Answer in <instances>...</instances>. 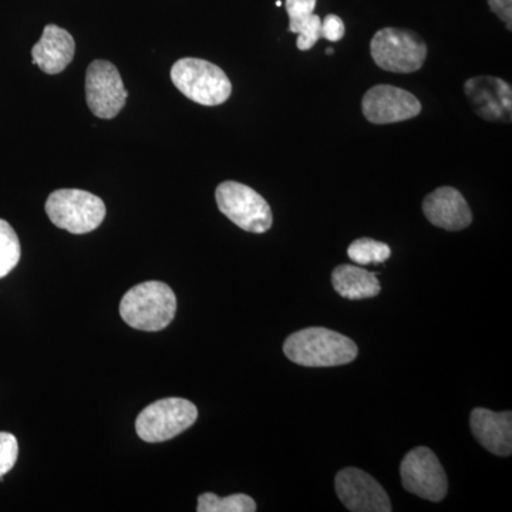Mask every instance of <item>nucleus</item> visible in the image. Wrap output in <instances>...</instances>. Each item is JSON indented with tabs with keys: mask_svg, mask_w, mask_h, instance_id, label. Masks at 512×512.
<instances>
[{
	"mask_svg": "<svg viewBox=\"0 0 512 512\" xmlns=\"http://www.w3.org/2000/svg\"><path fill=\"white\" fill-rule=\"evenodd\" d=\"M491 10L498 16L508 30H511L512 25V0H488Z\"/></svg>",
	"mask_w": 512,
	"mask_h": 512,
	"instance_id": "24",
	"label": "nucleus"
},
{
	"mask_svg": "<svg viewBox=\"0 0 512 512\" xmlns=\"http://www.w3.org/2000/svg\"><path fill=\"white\" fill-rule=\"evenodd\" d=\"M292 33L298 35L296 46L301 52H308L322 39V19L313 13L305 22H302Z\"/></svg>",
	"mask_w": 512,
	"mask_h": 512,
	"instance_id": "20",
	"label": "nucleus"
},
{
	"mask_svg": "<svg viewBox=\"0 0 512 512\" xmlns=\"http://www.w3.org/2000/svg\"><path fill=\"white\" fill-rule=\"evenodd\" d=\"M19 456V444L13 434L0 431V478L8 474Z\"/></svg>",
	"mask_w": 512,
	"mask_h": 512,
	"instance_id": "21",
	"label": "nucleus"
},
{
	"mask_svg": "<svg viewBox=\"0 0 512 512\" xmlns=\"http://www.w3.org/2000/svg\"><path fill=\"white\" fill-rule=\"evenodd\" d=\"M76 43L67 30L47 25L39 42L33 46V63L47 74L62 73L74 57Z\"/></svg>",
	"mask_w": 512,
	"mask_h": 512,
	"instance_id": "15",
	"label": "nucleus"
},
{
	"mask_svg": "<svg viewBox=\"0 0 512 512\" xmlns=\"http://www.w3.org/2000/svg\"><path fill=\"white\" fill-rule=\"evenodd\" d=\"M50 221L70 234H89L100 227L106 218L103 200L83 190H57L46 201Z\"/></svg>",
	"mask_w": 512,
	"mask_h": 512,
	"instance_id": "4",
	"label": "nucleus"
},
{
	"mask_svg": "<svg viewBox=\"0 0 512 512\" xmlns=\"http://www.w3.org/2000/svg\"><path fill=\"white\" fill-rule=\"evenodd\" d=\"M349 258L357 265H379L392 256V249L384 242L372 238H360L348 248Z\"/></svg>",
	"mask_w": 512,
	"mask_h": 512,
	"instance_id": "18",
	"label": "nucleus"
},
{
	"mask_svg": "<svg viewBox=\"0 0 512 512\" xmlns=\"http://www.w3.org/2000/svg\"><path fill=\"white\" fill-rule=\"evenodd\" d=\"M370 53L386 72L414 73L426 62L427 45L412 30L386 28L373 36Z\"/></svg>",
	"mask_w": 512,
	"mask_h": 512,
	"instance_id": "6",
	"label": "nucleus"
},
{
	"mask_svg": "<svg viewBox=\"0 0 512 512\" xmlns=\"http://www.w3.org/2000/svg\"><path fill=\"white\" fill-rule=\"evenodd\" d=\"M127 97L117 67L107 60H94L86 74V99L94 116L113 119L126 106Z\"/></svg>",
	"mask_w": 512,
	"mask_h": 512,
	"instance_id": "9",
	"label": "nucleus"
},
{
	"mask_svg": "<svg viewBox=\"0 0 512 512\" xmlns=\"http://www.w3.org/2000/svg\"><path fill=\"white\" fill-rule=\"evenodd\" d=\"M286 12L289 16V32H293L309 16L313 15L316 8V0H286Z\"/></svg>",
	"mask_w": 512,
	"mask_h": 512,
	"instance_id": "22",
	"label": "nucleus"
},
{
	"mask_svg": "<svg viewBox=\"0 0 512 512\" xmlns=\"http://www.w3.org/2000/svg\"><path fill=\"white\" fill-rule=\"evenodd\" d=\"M345 23L336 15H328L322 20V37L329 42H339L345 36Z\"/></svg>",
	"mask_w": 512,
	"mask_h": 512,
	"instance_id": "23",
	"label": "nucleus"
},
{
	"mask_svg": "<svg viewBox=\"0 0 512 512\" xmlns=\"http://www.w3.org/2000/svg\"><path fill=\"white\" fill-rule=\"evenodd\" d=\"M198 512H255L256 503L247 494H234L218 497L217 494L205 493L198 498Z\"/></svg>",
	"mask_w": 512,
	"mask_h": 512,
	"instance_id": "17",
	"label": "nucleus"
},
{
	"mask_svg": "<svg viewBox=\"0 0 512 512\" xmlns=\"http://www.w3.org/2000/svg\"><path fill=\"white\" fill-rule=\"evenodd\" d=\"M404 490L424 500L439 503L447 495L446 471L429 447H417L407 453L400 466Z\"/></svg>",
	"mask_w": 512,
	"mask_h": 512,
	"instance_id": "8",
	"label": "nucleus"
},
{
	"mask_svg": "<svg viewBox=\"0 0 512 512\" xmlns=\"http://www.w3.org/2000/svg\"><path fill=\"white\" fill-rule=\"evenodd\" d=\"M284 353L296 365L333 367L352 363L359 349L352 339L335 330L308 328L285 340Z\"/></svg>",
	"mask_w": 512,
	"mask_h": 512,
	"instance_id": "1",
	"label": "nucleus"
},
{
	"mask_svg": "<svg viewBox=\"0 0 512 512\" xmlns=\"http://www.w3.org/2000/svg\"><path fill=\"white\" fill-rule=\"evenodd\" d=\"M363 116L373 124H392L412 120L421 113L414 94L389 84L372 87L362 100Z\"/></svg>",
	"mask_w": 512,
	"mask_h": 512,
	"instance_id": "11",
	"label": "nucleus"
},
{
	"mask_svg": "<svg viewBox=\"0 0 512 512\" xmlns=\"http://www.w3.org/2000/svg\"><path fill=\"white\" fill-rule=\"evenodd\" d=\"M336 494L353 512H390L389 495L375 478L359 468H343L335 478Z\"/></svg>",
	"mask_w": 512,
	"mask_h": 512,
	"instance_id": "10",
	"label": "nucleus"
},
{
	"mask_svg": "<svg viewBox=\"0 0 512 512\" xmlns=\"http://www.w3.org/2000/svg\"><path fill=\"white\" fill-rule=\"evenodd\" d=\"M215 200L222 214L244 231L264 234L272 227L271 207L248 185L225 181L218 185Z\"/></svg>",
	"mask_w": 512,
	"mask_h": 512,
	"instance_id": "7",
	"label": "nucleus"
},
{
	"mask_svg": "<svg viewBox=\"0 0 512 512\" xmlns=\"http://www.w3.org/2000/svg\"><path fill=\"white\" fill-rule=\"evenodd\" d=\"M177 298L164 282L148 281L131 288L120 303V315L131 328L160 332L175 318Z\"/></svg>",
	"mask_w": 512,
	"mask_h": 512,
	"instance_id": "2",
	"label": "nucleus"
},
{
	"mask_svg": "<svg viewBox=\"0 0 512 512\" xmlns=\"http://www.w3.org/2000/svg\"><path fill=\"white\" fill-rule=\"evenodd\" d=\"M22 249L15 229L9 222L0 220V279L8 276L19 264Z\"/></svg>",
	"mask_w": 512,
	"mask_h": 512,
	"instance_id": "19",
	"label": "nucleus"
},
{
	"mask_svg": "<svg viewBox=\"0 0 512 512\" xmlns=\"http://www.w3.org/2000/svg\"><path fill=\"white\" fill-rule=\"evenodd\" d=\"M326 55H333V49H330V47H328V50H326Z\"/></svg>",
	"mask_w": 512,
	"mask_h": 512,
	"instance_id": "25",
	"label": "nucleus"
},
{
	"mask_svg": "<svg viewBox=\"0 0 512 512\" xmlns=\"http://www.w3.org/2000/svg\"><path fill=\"white\" fill-rule=\"evenodd\" d=\"M423 212L434 227L446 231H461L473 222V212L466 198L453 187L437 188L427 195L423 201Z\"/></svg>",
	"mask_w": 512,
	"mask_h": 512,
	"instance_id": "13",
	"label": "nucleus"
},
{
	"mask_svg": "<svg viewBox=\"0 0 512 512\" xmlns=\"http://www.w3.org/2000/svg\"><path fill=\"white\" fill-rule=\"evenodd\" d=\"M471 106L481 119L511 121V86L498 77H474L464 86Z\"/></svg>",
	"mask_w": 512,
	"mask_h": 512,
	"instance_id": "12",
	"label": "nucleus"
},
{
	"mask_svg": "<svg viewBox=\"0 0 512 512\" xmlns=\"http://www.w3.org/2000/svg\"><path fill=\"white\" fill-rule=\"evenodd\" d=\"M198 419V409L190 400L168 397L151 403L136 420V431L147 443H161L180 436Z\"/></svg>",
	"mask_w": 512,
	"mask_h": 512,
	"instance_id": "5",
	"label": "nucleus"
},
{
	"mask_svg": "<svg viewBox=\"0 0 512 512\" xmlns=\"http://www.w3.org/2000/svg\"><path fill=\"white\" fill-rule=\"evenodd\" d=\"M332 284L335 291L349 301L375 298L382 291L376 274L355 265L336 266L332 272Z\"/></svg>",
	"mask_w": 512,
	"mask_h": 512,
	"instance_id": "16",
	"label": "nucleus"
},
{
	"mask_svg": "<svg viewBox=\"0 0 512 512\" xmlns=\"http://www.w3.org/2000/svg\"><path fill=\"white\" fill-rule=\"evenodd\" d=\"M174 86L201 106H220L232 93L231 80L217 64L185 57L171 69Z\"/></svg>",
	"mask_w": 512,
	"mask_h": 512,
	"instance_id": "3",
	"label": "nucleus"
},
{
	"mask_svg": "<svg viewBox=\"0 0 512 512\" xmlns=\"http://www.w3.org/2000/svg\"><path fill=\"white\" fill-rule=\"evenodd\" d=\"M471 431L478 443L495 454L508 457L512 453V413H495L477 407L471 412Z\"/></svg>",
	"mask_w": 512,
	"mask_h": 512,
	"instance_id": "14",
	"label": "nucleus"
}]
</instances>
